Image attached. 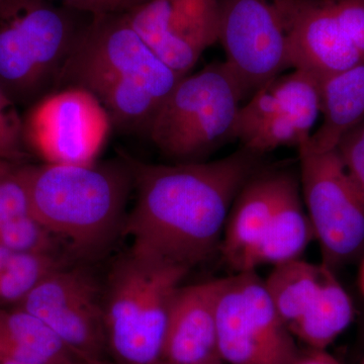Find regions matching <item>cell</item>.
Segmentation results:
<instances>
[{
	"label": "cell",
	"mask_w": 364,
	"mask_h": 364,
	"mask_svg": "<svg viewBox=\"0 0 364 364\" xmlns=\"http://www.w3.org/2000/svg\"><path fill=\"white\" fill-rule=\"evenodd\" d=\"M262 157L240 149L215 161L148 164L130 158L136 202L123 233L131 253L191 268L220 250L228 215Z\"/></svg>",
	"instance_id": "obj_1"
},
{
	"label": "cell",
	"mask_w": 364,
	"mask_h": 364,
	"mask_svg": "<svg viewBox=\"0 0 364 364\" xmlns=\"http://www.w3.org/2000/svg\"><path fill=\"white\" fill-rule=\"evenodd\" d=\"M181 78L134 30L126 13L107 14L93 16L67 61L58 90L88 91L117 131L147 136Z\"/></svg>",
	"instance_id": "obj_2"
},
{
	"label": "cell",
	"mask_w": 364,
	"mask_h": 364,
	"mask_svg": "<svg viewBox=\"0 0 364 364\" xmlns=\"http://www.w3.org/2000/svg\"><path fill=\"white\" fill-rule=\"evenodd\" d=\"M33 214L70 252L97 255L123 232L134 189L130 157L85 165H20Z\"/></svg>",
	"instance_id": "obj_3"
},
{
	"label": "cell",
	"mask_w": 364,
	"mask_h": 364,
	"mask_svg": "<svg viewBox=\"0 0 364 364\" xmlns=\"http://www.w3.org/2000/svg\"><path fill=\"white\" fill-rule=\"evenodd\" d=\"M93 16L52 0H0V88L14 104L30 109L58 90Z\"/></svg>",
	"instance_id": "obj_4"
},
{
	"label": "cell",
	"mask_w": 364,
	"mask_h": 364,
	"mask_svg": "<svg viewBox=\"0 0 364 364\" xmlns=\"http://www.w3.org/2000/svg\"><path fill=\"white\" fill-rule=\"evenodd\" d=\"M246 95L225 62L183 76L167 95L147 136L172 163L205 161L234 133Z\"/></svg>",
	"instance_id": "obj_5"
},
{
	"label": "cell",
	"mask_w": 364,
	"mask_h": 364,
	"mask_svg": "<svg viewBox=\"0 0 364 364\" xmlns=\"http://www.w3.org/2000/svg\"><path fill=\"white\" fill-rule=\"evenodd\" d=\"M189 269L129 252L104 289L107 341L123 364H160L172 298Z\"/></svg>",
	"instance_id": "obj_6"
},
{
	"label": "cell",
	"mask_w": 364,
	"mask_h": 364,
	"mask_svg": "<svg viewBox=\"0 0 364 364\" xmlns=\"http://www.w3.org/2000/svg\"><path fill=\"white\" fill-rule=\"evenodd\" d=\"M299 186L323 264L334 270L364 254V202L336 149L298 148Z\"/></svg>",
	"instance_id": "obj_7"
},
{
	"label": "cell",
	"mask_w": 364,
	"mask_h": 364,
	"mask_svg": "<svg viewBox=\"0 0 364 364\" xmlns=\"http://www.w3.org/2000/svg\"><path fill=\"white\" fill-rule=\"evenodd\" d=\"M217 337L220 358L229 364H293L299 353L255 270L223 279Z\"/></svg>",
	"instance_id": "obj_8"
},
{
	"label": "cell",
	"mask_w": 364,
	"mask_h": 364,
	"mask_svg": "<svg viewBox=\"0 0 364 364\" xmlns=\"http://www.w3.org/2000/svg\"><path fill=\"white\" fill-rule=\"evenodd\" d=\"M219 42L226 65L249 100L291 68L287 38L289 0H219Z\"/></svg>",
	"instance_id": "obj_9"
},
{
	"label": "cell",
	"mask_w": 364,
	"mask_h": 364,
	"mask_svg": "<svg viewBox=\"0 0 364 364\" xmlns=\"http://www.w3.org/2000/svg\"><path fill=\"white\" fill-rule=\"evenodd\" d=\"M320 114V79L293 69L273 78L242 105L234 139L260 156L279 148H299L310 140Z\"/></svg>",
	"instance_id": "obj_10"
},
{
	"label": "cell",
	"mask_w": 364,
	"mask_h": 364,
	"mask_svg": "<svg viewBox=\"0 0 364 364\" xmlns=\"http://www.w3.org/2000/svg\"><path fill=\"white\" fill-rule=\"evenodd\" d=\"M28 149L45 163L97 162L112 128L109 114L91 93L76 87L55 91L23 119Z\"/></svg>",
	"instance_id": "obj_11"
},
{
	"label": "cell",
	"mask_w": 364,
	"mask_h": 364,
	"mask_svg": "<svg viewBox=\"0 0 364 364\" xmlns=\"http://www.w3.org/2000/svg\"><path fill=\"white\" fill-rule=\"evenodd\" d=\"M16 306L40 318L79 358L100 363L107 345L104 289L90 272L60 268Z\"/></svg>",
	"instance_id": "obj_12"
},
{
	"label": "cell",
	"mask_w": 364,
	"mask_h": 364,
	"mask_svg": "<svg viewBox=\"0 0 364 364\" xmlns=\"http://www.w3.org/2000/svg\"><path fill=\"white\" fill-rule=\"evenodd\" d=\"M126 16L151 50L182 77L219 42V0H148Z\"/></svg>",
	"instance_id": "obj_13"
},
{
	"label": "cell",
	"mask_w": 364,
	"mask_h": 364,
	"mask_svg": "<svg viewBox=\"0 0 364 364\" xmlns=\"http://www.w3.org/2000/svg\"><path fill=\"white\" fill-rule=\"evenodd\" d=\"M287 38L291 69L320 80L364 63L344 35L332 0H289Z\"/></svg>",
	"instance_id": "obj_14"
},
{
	"label": "cell",
	"mask_w": 364,
	"mask_h": 364,
	"mask_svg": "<svg viewBox=\"0 0 364 364\" xmlns=\"http://www.w3.org/2000/svg\"><path fill=\"white\" fill-rule=\"evenodd\" d=\"M223 279L177 289L170 304L161 363H223L218 349L217 303Z\"/></svg>",
	"instance_id": "obj_15"
},
{
	"label": "cell",
	"mask_w": 364,
	"mask_h": 364,
	"mask_svg": "<svg viewBox=\"0 0 364 364\" xmlns=\"http://www.w3.org/2000/svg\"><path fill=\"white\" fill-rule=\"evenodd\" d=\"M314 239L315 233L304 205L299 179L291 172L279 171L277 198L270 221L238 272H253L262 265L277 267L299 259Z\"/></svg>",
	"instance_id": "obj_16"
},
{
	"label": "cell",
	"mask_w": 364,
	"mask_h": 364,
	"mask_svg": "<svg viewBox=\"0 0 364 364\" xmlns=\"http://www.w3.org/2000/svg\"><path fill=\"white\" fill-rule=\"evenodd\" d=\"M277 173L260 170L243 186L232 205L220 251L235 272H239L267 230L277 198Z\"/></svg>",
	"instance_id": "obj_17"
},
{
	"label": "cell",
	"mask_w": 364,
	"mask_h": 364,
	"mask_svg": "<svg viewBox=\"0 0 364 364\" xmlns=\"http://www.w3.org/2000/svg\"><path fill=\"white\" fill-rule=\"evenodd\" d=\"M20 165L0 163V244L13 252H60L33 214Z\"/></svg>",
	"instance_id": "obj_18"
},
{
	"label": "cell",
	"mask_w": 364,
	"mask_h": 364,
	"mask_svg": "<svg viewBox=\"0 0 364 364\" xmlns=\"http://www.w3.org/2000/svg\"><path fill=\"white\" fill-rule=\"evenodd\" d=\"M0 355L23 364L86 363L40 318L16 306H0Z\"/></svg>",
	"instance_id": "obj_19"
},
{
	"label": "cell",
	"mask_w": 364,
	"mask_h": 364,
	"mask_svg": "<svg viewBox=\"0 0 364 364\" xmlns=\"http://www.w3.org/2000/svg\"><path fill=\"white\" fill-rule=\"evenodd\" d=\"M321 114L322 124L309 147L334 149L340 138L364 119V63L321 80Z\"/></svg>",
	"instance_id": "obj_20"
},
{
	"label": "cell",
	"mask_w": 364,
	"mask_h": 364,
	"mask_svg": "<svg viewBox=\"0 0 364 364\" xmlns=\"http://www.w3.org/2000/svg\"><path fill=\"white\" fill-rule=\"evenodd\" d=\"M332 273L324 264H312L301 258L273 268L264 284L287 327L310 308Z\"/></svg>",
	"instance_id": "obj_21"
},
{
	"label": "cell",
	"mask_w": 364,
	"mask_h": 364,
	"mask_svg": "<svg viewBox=\"0 0 364 364\" xmlns=\"http://www.w3.org/2000/svg\"><path fill=\"white\" fill-rule=\"evenodd\" d=\"M353 317L350 296L332 273L310 308L289 329L310 348L326 349L347 329Z\"/></svg>",
	"instance_id": "obj_22"
},
{
	"label": "cell",
	"mask_w": 364,
	"mask_h": 364,
	"mask_svg": "<svg viewBox=\"0 0 364 364\" xmlns=\"http://www.w3.org/2000/svg\"><path fill=\"white\" fill-rule=\"evenodd\" d=\"M60 252H14L0 273V306H16L53 272L67 267Z\"/></svg>",
	"instance_id": "obj_23"
},
{
	"label": "cell",
	"mask_w": 364,
	"mask_h": 364,
	"mask_svg": "<svg viewBox=\"0 0 364 364\" xmlns=\"http://www.w3.org/2000/svg\"><path fill=\"white\" fill-rule=\"evenodd\" d=\"M23 117L0 88V163L21 164L28 156Z\"/></svg>",
	"instance_id": "obj_24"
},
{
	"label": "cell",
	"mask_w": 364,
	"mask_h": 364,
	"mask_svg": "<svg viewBox=\"0 0 364 364\" xmlns=\"http://www.w3.org/2000/svg\"><path fill=\"white\" fill-rule=\"evenodd\" d=\"M335 149L364 202V119L340 138Z\"/></svg>",
	"instance_id": "obj_25"
},
{
	"label": "cell",
	"mask_w": 364,
	"mask_h": 364,
	"mask_svg": "<svg viewBox=\"0 0 364 364\" xmlns=\"http://www.w3.org/2000/svg\"><path fill=\"white\" fill-rule=\"evenodd\" d=\"M339 25L364 60V0H332Z\"/></svg>",
	"instance_id": "obj_26"
},
{
	"label": "cell",
	"mask_w": 364,
	"mask_h": 364,
	"mask_svg": "<svg viewBox=\"0 0 364 364\" xmlns=\"http://www.w3.org/2000/svg\"><path fill=\"white\" fill-rule=\"evenodd\" d=\"M52 1L91 14V16L126 13L132 9L130 0H52Z\"/></svg>",
	"instance_id": "obj_27"
},
{
	"label": "cell",
	"mask_w": 364,
	"mask_h": 364,
	"mask_svg": "<svg viewBox=\"0 0 364 364\" xmlns=\"http://www.w3.org/2000/svg\"><path fill=\"white\" fill-rule=\"evenodd\" d=\"M293 364H342L326 349L310 348L306 352L299 351L298 358Z\"/></svg>",
	"instance_id": "obj_28"
},
{
	"label": "cell",
	"mask_w": 364,
	"mask_h": 364,
	"mask_svg": "<svg viewBox=\"0 0 364 364\" xmlns=\"http://www.w3.org/2000/svg\"><path fill=\"white\" fill-rule=\"evenodd\" d=\"M13 253V251L9 250L6 246L0 244V273H1L4 267H6L7 262H9V258H11V254Z\"/></svg>",
	"instance_id": "obj_29"
},
{
	"label": "cell",
	"mask_w": 364,
	"mask_h": 364,
	"mask_svg": "<svg viewBox=\"0 0 364 364\" xmlns=\"http://www.w3.org/2000/svg\"><path fill=\"white\" fill-rule=\"evenodd\" d=\"M359 284H360L361 291L364 294V258L363 264H361L360 273H359Z\"/></svg>",
	"instance_id": "obj_30"
},
{
	"label": "cell",
	"mask_w": 364,
	"mask_h": 364,
	"mask_svg": "<svg viewBox=\"0 0 364 364\" xmlns=\"http://www.w3.org/2000/svg\"><path fill=\"white\" fill-rule=\"evenodd\" d=\"M0 364H23L18 363V361L14 360V359L4 358V356L0 355Z\"/></svg>",
	"instance_id": "obj_31"
},
{
	"label": "cell",
	"mask_w": 364,
	"mask_h": 364,
	"mask_svg": "<svg viewBox=\"0 0 364 364\" xmlns=\"http://www.w3.org/2000/svg\"><path fill=\"white\" fill-rule=\"evenodd\" d=\"M132 7L139 6V4H144V2L148 1V0H130Z\"/></svg>",
	"instance_id": "obj_32"
},
{
	"label": "cell",
	"mask_w": 364,
	"mask_h": 364,
	"mask_svg": "<svg viewBox=\"0 0 364 364\" xmlns=\"http://www.w3.org/2000/svg\"><path fill=\"white\" fill-rule=\"evenodd\" d=\"M79 364H100V363H82Z\"/></svg>",
	"instance_id": "obj_33"
},
{
	"label": "cell",
	"mask_w": 364,
	"mask_h": 364,
	"mask_svg": "<svg viewBox=\"0 0 364 364\" xmlns=\"http://www.w3.org/2000/svg\"><path fill=\"white\" fill-rule=\"evenodd\" d=\"M160 364H164V363H160ZM207 364H223V363H207Z\"/></svg>",
	"instance_id": "obj_34"
},
{
	"label": "cell",
	"mask_w": 364,
	"mask_h": 364,
	"mask_svg": "<svg viewBox=\"0 0 364 364\" xmlns=\"http://www.w3.org/2000/svg\"><path fill=\"white\" fill-rule=\"evenodd\" d=\"M363 332H364V323H363Z\"/></svg>",
	"instance_id": "obj_35"
},
{
	"label": "cell",
	"mask_w": 364,
	"mask_h": 364,
	"mask_svg": "<svg viewBox=\"0 0 364 364\" xmlns=\"http://www.w3.org/2000/svg\"><path fill=\"white\" fill-rule=\"evenodd\" d=\"M363 364H364V360H363Z\"/></svg>",
	"instance_id": "obj_36"
}]
</instances>
